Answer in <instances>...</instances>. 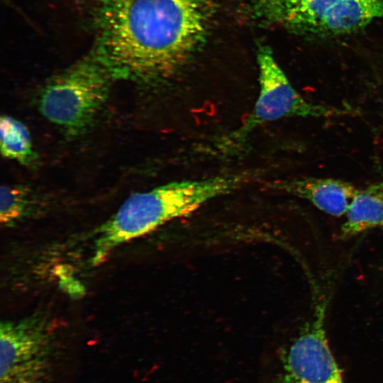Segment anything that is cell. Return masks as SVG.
Masks as SVG:
<instances>
[{
    "label": "cell",
    "instance_id": "obj_4",
    "mask_svg": "<svg viewBox=\"0 0 383 383\" xmlns=\"http://www.w3.org/2000/svg\"><path fill=\"white\" fill-rule=\"evenodd\" d=\"M267 23L314 35L353 33L383 19V0H252Z\"/></svg>",
    "mask_w": 383,
    "mask_h": 383
},
{
    "label": "cell",
    "instance_id": "obj_5",
    "mask_svg": "<svg viewBox=\"0 0 383 383\" xmlns=\"http://www.w3.org/2000/svg\"><path fill=\"white\" fill-rule=\"evenodd\" d=\"M257 58L260 91L255 107L241 126L224 138L221 147H238L258 126L282 118H332L357 113L351 107L328 106L305 99L292 87L269 48L260 47Z\"/></svg>",
    "mask_w": 383,
    "mask_h": 383
},
{
    "label": "cell",
    "instance_id": "obj_3",
    "mask_svg": "<svg viewBox=\"0 0 383 383\" xmlns=\"http://www.w3.org/2000/svg\"><path fill=\"white\" fill-rule=\"evenodd\" d=\"M116 77L96 53L50 79L38 104L42 115L67 135L77 136L92 124Z\"/></svg>",
    "mask_w": 383,
    "mask_h": 383
},
{
    "label": "cell",
    "instance_id": "obj_11",
    "mask_svg": "<svg viewBox=\"0 0 383 383\" xmlns=\"http://www.w3.org/2000/svg\"><path fill=\"white\" fill-rule=\"evenodd\" d=\"M30 189L23 185H3L1 187L0 221L11 226L28 216L34 202Z\"/></svg>",
    "mask_w": 383,
    "mask_h": 383
},
{
    "label": "cell",
    "instance_id": "obj_1",
    "mask_svg": "<svg viewBox=\"0 0 383 383\" xmlns=\"http://www.w3.org/2000/svg\"><path fill=\"white\" fill-rule=\"evenodd\" d=\"M96 52L117 79L157 86L173 77L202 43L203 0H102Z\"/></svg>",
    "mask_w": 383,
    "mask_h": 383
},
{
    "label": "cell",
    "instance_id": "obj_8",
    "mask_svg": "<svg viewBox=\"0 0 383 383\" xmlns=\"http://www.w3.org/2000/svg\"><path fill=\"white\" fill-rule=\"evenodd\" d=\"M269 187L304 199L333 216L345 214L358 189L350 182L332 178L304 177L281 179Z\"/></svg>",
    "mask_w": 383,
    "mask_h": 383
},
{
    "label": "cell",
    "instance_id": "obj_7",
    "mask_svg": "<svg viewBox=\"0 0 383 383\" xmlns=\"http://www.w3.org/2000/svg\"><path fill=\"white\" fill-rule=\"evenodd\" d=\"M326 304L317 302L312 319L291 344L281 383H344L326 336Z\"/></svg>",
    "mask_w": 383,
    "mask_h": 383
},
{
    "label": "cell",
    "instance_id": "obj_9",
    "mask_svg": "<svg viewBox=\"0 0 383 383\" xmlns=\"http://www.w3.org/2000/svg\"><path fill=\"white\" fill-rule=\"evenodd\" d=\"M345 215L340 229L343 238L383 227V181L358 189Z\"/></svg>",
    "mask_w": 383,
    "mask_h": 383
},
{
    "label": "cell",
    "instance_id": "obj_6",
    "mask_svg": "<svg viewBox=\"0 0 383 383\" xmlns=\"http://www.w3.org/2000/svg\"><path fill=\"white\" fill-rule=\"evenodd\" d=\"M48 323L34 316L0 325V383H43L52 360Z\"/></svg>",
    "mask_w": 383,
    "mask_h": 383
},
{
    "label": "cell",
    "instance_id": "obj_10",
    "mask_svg": "<svg viewBox=\"0 0 383 383\" xmlns=\"http://www.w3.org/2000/svg\"><path fill=\"white\" fill-rule=\"evenodd\" d=\"M0 147L4 157L21 165L31 166L37 160L28 128L9 116H2L0 119Z\"/></svg>",
    "mask_w": 383,
    "mask_h": 383
},
{
    "label": "cell",
    "instance_id": "obj_2",
    "mask_svg": "<svg viewBox=\"0 0 383 383\" xmlns=\"http://www.w3.org/2000/svg\"><path fill=\"white\" fill-rule=\"evenodd\" d=\"M253 176L248 172L172 182L131 194L96 229L91 264L101 263L121 244L188 215L215 198L243 187L252 180Z\"/></svg>",
    "mask_w": 383,
    "mask_h": 383
}]
</instances>
